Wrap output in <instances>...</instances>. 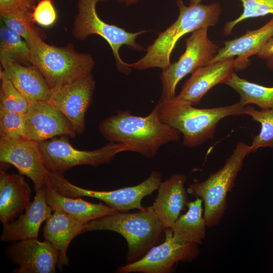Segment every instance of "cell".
I'll return each mask as SVG.
<instances>
[{"mask_svg":"<svg viewBox=\"0 0 273 273\" xmlns=\"http://www.w3.org/2000/svg\"><path fill=\"white\" fill-rule=\"evenodd\" d=\"M102 135L111 142L126 145L129 151L151 158L159 148L179 139L180 132L162 122L157 104L147 116L132 115L129 111H118L99 125Z\"/></svg>","mask_w":273,"mask_h":273,"instance_id":"obj_1","label":"cell"},{"mask_svg":"<svg viewBox=\"0 0 273 273\" xmlns=\"http://www.w3.org/2000/svg\"><path fill=\"white\" fill-rule=\"evenodd\" d=\"M160 120L183 134V145L193 148L213 138L218 123L225 117L244 115L239 102L225 106L199 109L175 97L157 103Z\"/></svg>","mask_w":273,"mask_h":273,"instance_id":"obj_2","label":"cell"},{"mask_svg":"<svg viewBox=\"0 0 273 273\" xmlns=\"http://www.w3.org/2000/svg\"><path fill=\"white\" fill-rule=\"evenodd\" d=\"M165 228L152 207H143L134 212L117 211L84 224L83 233L111 231L126 241V264L141 258L165 238Z\"/></svg>","mask_w":273,"mask_h":273,"instance_id":"obj_3","label":"cell"},{"mask_svg":"<svg viewBox=\"0 0 273 273\" xmlns=\"http://www.w3.org/2000/svg\"><path fill=\"white\" fill-rule=\"evenodd\" d=\"M176 4L179 9L177 20L165 31L158 33L153 43L145 50L146 55L131 64L132 68L166 69L171 64L170 55L178 39L198 29L214 26L221 13L218 3L187 6L182 0H176Z\"/></svg>","mask_w":273,"mask_h":273,"instance_id":"obj_4","label":"cell"},{"mask_svg":"<svg viewBox=\"0 0 273 273\" xmlns=\"http://www.w3.org/2000/svg\"><path fill=\"white\" fill-rule=\"evenodd\" d=\"M30 62L44 77L51 90L91 73L95 64L92 56L75 51L71 43L57 47L44 42L37 30L27 41Z\"/></svg>","mask_w":273,"mask_h":273,"instance_id":"obj_5","label":"cell"},{"mask_svg":"<svg viewBox=\"0 0 273 273\" xmlns=\"http://www.w3.org/2000/svg\"><path fill=\"white\" fill-rule=\"evenodd\" d=\"M251 153L249 145L239 142L222 167L204 181H195L187 188L188 194L202 200L207 227L216 226L221 221L227 209L228 193L235 187L245 158Z\"/></svg>","mask_w":273,"mask_h":273,"instance_id":"obj_6","label":"cell"},{"mask_svg":"<svg viewBox=\"0 0 273 273\" xmlns=\"http://www.w3.org/2000/svg\"><path fill=\"white\" fill-rule=\"evenodd\" d=\"M105 0H78V13L76 15L72 31L73 36L80 40L85 39L89 35H98L105 39L110 45L114 56L117 67L120 71L128 74L132 68L131 64L124 62L120 57L119 49L126 45L133 51L144 50L136 41L137 37L149 30L129 32L116 25L109 24L98 16L96 5Z\"/></svg>","mask_w":273,"mask_h":273,"instance_id":"obj_7","label":"cell"},{"mask_svg":"<svg viewBox=\"0 0 273 273\" xmlns=\"http://www.w3.org/2000/svg\"><path fill=\"white\" fill-rule=\"evenodd\" d=\"M161 181V174L154 170L146 179L137 185L108 191H93L78 187L67 180L63 173L54 172H50L47 183L59 194L66 197L96 198L117 211L124 212L143 208V198L157 190Z\"/></svg>","mask_w":273,"mask_h":273,"instance_id":"obj_8","label":"cell"},{"mask_svg":"<svg viewBox=\"0 0 273 273\" xmlns=\"http://www.w3.org/2000/svg\"><path fill=\"white\" fill-rule=\"evenodd\" d=\"M38 144L47 168L50 172L60 173L77 165L97 166L108 163L117 154L129 151L127 145L111 142L96 150H78L72 146L67 135L55 137Z\"/></svg>","mask_w":273,"mask_h":273,"instance_id":"obj_9","label":"cell"},{"mask_svg":"<svg viewBox=\"0 0 273 273\" xmlns=\"http://www.w3.org/2000/svg\"><path fill=\"white\" fill-rule=\"evenodd\" d=\"M208 27L193 32L186 39V50L177 61L162 70L160 79L163 90L160 100L175 97V88L178 82L185 76L207 65L219 49L208 36Z\"/></svg>","mask_w":273,"mask_h":273,"instance_id":"obj_10","label":"cell"},{"mask_svg":"<svg viewBox=\"0 0 273 273\" xmlns=\"http://www.w3.org/2000/svg\"><path fill=\"white\" fill-rule=\"evenodd\" d=\"M163 242L152 247L141 258L119 266L117 272L169 273L179 262L191 261L197 258L200 250L194 243H179L173 239L170 228L164 230Z\"/></svg>","mask_w":273,"mask_h":273,"instance_id":"obj_11","label":"cell"},{"mask_svg":"<svg viewBox=\"0 0 273 273\" xmlns=\"http://www.w3.org/2000/svg\"><path fill=\"white\" fill-rule=\"evenodd\" d=\"M0 161L15 166L19 174L30 178L36 192L47 183L50 171L46 167L38 142L25 138L0 139Z\"/></svg>","mask_w":273,"mask_h":273,"instance_id":"obj_12","label":"cell"},{"mask_svg":"<svg viewBox=\"0 0 273 273\" xmlns=\"http://www.w3.org/2000/svg\"><path fill=\"white\" fill-rule=\"evenodd\" d=\"M92 73L51 90L49 102L72 123L77 133L85 129V114L91 104L95 88Z\"/></svg>","mask_w":273,"mask_h":273,"instance_id":"obj_13","label":"cell"},{"mask_svg":"<svg viewBox=\"0 0 273 273\" xmlns=\"http://www.w3.org/2000/svg\"><path fill=\"white\" fill-rule=\"evenodd\" d=\"M25 115L27 139L39 142L58 136H76L70 121L49 101L30 104Z\"/></svg>","mask_w":273,"mask_h":273,"instance_id":"obj_14","label":"cell"},{"mask_svg":"<svg viewBox=\"0 0 273 273\" xmlns=\"http://www.w3.org/2000/svg\"><path fill=\"white\" fill-rule=\"evenodd\" d=\"M7 257L19 267L16 273H54L59 254L49 241L28 239L12 243L6 250Z\"/></svg>","mask_w":273,"mask_h":273,"instance_id":"obj_15","label":"cell"},{"mask_svg":"<svg viewBox=\"0 0 273 273\" xmlns=\"http://www.w3.org/2000/svg\"><path fill=\"white\" fill-rule=\"evenodd\" d=\"M32 202H29L24 214L15 221L3 224L1 240L4 242H16L28 239H37L42 222L53 211L46 200L44 187L38 189Z\"/></svg>","mask_w":273,"mask_h":273,"instance_id":"obj_16","label":"cell"},{"mask_svg":"<svg viewBox=\"0 0 273 273\" xmlns=\"http://www.w3.org/2000/svg\"><path fill=\"white\" fill-rule=\"evenodd\" d=\"M234 58H230L204 65L192 73L175 98L198 104L203 97L213 87L225 83L235 69Z\"/></svg>","mask_w":273,"mask_h":273,"instance_id":"obj_17","label":"cell"},{"mask_svg":"<svg viewBox=\"0 0 273 273\" xmlns=\"http://www.w3.org/2000/svg\"><path fill=\"white\" fill-rule=\"evenodd\" d=\"M186 181L185 174L173 173L158 186L157 195L151 206L165 229L171 228L190 202L185 187Z\"/></svg>","mask_w":273,"mask_h":273,"instance_id":"obj_18","label":"cell"},{"mask_svg":"<svg viewBox=\"0 0 273 273\" xmlns=\"http://www.w3.org/2000/svg\"><path fill=\"white\" fill-rule=\"evenodd\" d=\"M273 35V18L260 28L248 31L244 35L224 42L207 64L234 58L235 69L242 70L249 64L248 58L257 55L266 41Z\"/></svg>","mask_w":273,"mask_h":273,"instance_id":"obj_19","label":"cell"},{"mask_svg":"<svg viewBox=\"0 0 273 273\" xmlns=\"http://www.w3.org/2000/svg\"><path fill=\"white\" fill-rule=\"evenodd\" d=\"M0 61L3 70L29 104L50 100L51 90L44 77L36 67L23 65L3 57H0Z\"/></svg>","mask_w":273,"mask_h":273,"instance_id":"obj_20","label":"cell"},{"mask_svg":"<svg viewBox=\"0 0 273 273\" xmlns=\"http://www.w3.org/2000/svg\"><path fill=\"white\" fill-rule=\"evenodd\" d=\"M31 189L21 174L0 172V220L9 223L25 209L29 202Z\"/></svg>","mask_w":273,"mask_h":273,"instance_id":"obj_21","label":"cell"},{"mask_svg":"<svg viewBox=\"0 0 273 273\" xmlns=\"http://www.w3.org/2000/svg\"><path fill=\"white\" fill-rule=\"evenodd\" d=\"M46 200L53 211H62L85 224L117 211L106 204L87 202L80 197L71 198L59 194L48 183L44 186Z\"/></svg>","mask_w":273,"mask_h":273,"instance_id":"obj_22","label":"cell"},{"mask_svg":"<svg viewBox=\"0 0 273 273\" xmlns=\"http://www.w3.org/2000/svg\"><path fill=\"white\" fill-rule=\"evenodd\" d=\"M46 221L42 236L58 251L57 267L62 271L63 266L68 264L67 255L68 246L74 237L83 233L84 224L59 210L54 211Z\"/></svg>","mask_w":273,"mask_h":273,"instance_id":"obj_23","label":"cell"},{"mask_svg":"<svg viewBox=\"0 0 273 273\" xmlns=\"http://www.w3.org/2000/svg\"><path fill=\"white\" fill-rule=\"evenodd\" d=\"M203 202L199 198L189 202L188 210L180 215L171 228L174 240L177 243H194L201 245L206 236L207 227L204 218Z\"/></svg>","mask_w":273,"mask_h":273,"instance_id":"obj_24","label":"cell"},{"mask_svg":"<svg viewBox=\"0 0 273 273\" xmlns=\"http://www.w3.org/2000/svg\"><path fill=\"white\" fill-rule=\"evenodd\" d=\"M240 95L239 101L244 107L254 104L261 109H273V87H267L240 77L233 72L225 83Z\"/></svg>","mask_w":273,"mask_h":273,"instance_id":"obj_25","label":"cell"},{"mask_svg":"<svg viewBox=\"0 0 273 273\" xmlns=\"http://www.w3.org/2000/svg\"><path fill=\"white\" fill-rule=\"evenodd\" d=\"M0 57L12 59L28 66L30 49L26 41L19 34L9 29L2 22L0 27Z\"/></svg>","mask_w":273,"mask_h":273,"instance_id":"obj_26","label":"cell"},{"mask_svg":"<svg viewBox=\"0 0 273 273\" xmlns=\"http://www.w3.org/2000/svg\"><path fill=\"white\" fill-rule=\"evenodd\" d=\"M252 117L254 121L261 124L260 132L253 138L250 147L251 153L256 152L261 147H269L273 149V109L256 110L252 105L244 108V115Z\"/></svg>","mask_w":273,"mask_h":273,"instance_id":"obj_27","label":"cell"},{"mask_svg":"<svg viewBox=\"0 0 273 273\" xmlns=\"http://www.w3.org/2000/svg\"><path fill=\"white\" fill-rule=\"evenodd\" d=\"M0 77V110L25 114L30 105L27 100L14 87L3 70H1Z\"/></svg>","mask_w":273,"mask_h":273,"instance_id":"obj_28","label":"cell"},{"mask_svg":"<svg viewBox=\"0 0 273 273\" xmlns=\"http://www.w3.org/2000/svg\"><path fill=\"white\" fill-rule=\"evenodd\" d=\"M243 5V12L236 19L225 23L223 33L228 36L233 28L243 20L251 18L273 15V0H240Z\"/></svg>","mask_w":273,"mask_h":273,"instance_id":"obj_29","label":"cell"},{"mask_svg":"<svg viewBox=\"0 0 273 273\" xmlns=\"http://www.w3.org/2000/svg\"><path fill=\"white\" fill-rule=\"evenodd\" d=\"M25 114L0 110V138L11 139L25 138Z\"/></svg>","mask_w":273,"mask_h":273,"instance_id":"obj_30","label":"cell"},{"mask_svg":"<svg viewBox=\"0 0 273 273\" xmlns=\"http://www.w3.org/2000/svg\"><path fill=\"white\" fill-rule=\"evenodd\" d=\"M32 12L2 18V22L7 28L20 35L27 41L31 33L37 30L33 25L34 21Z\"/></svg>","mask_w":273,"mask_h":273,"instance_id":"obj_31","label":"cell"},{"mask_svg":"<svg viewBox=\"0 0 273 273\" xmlns=\"http://www.w3.org/2000/svg\"><path fill=\"white\" fill-rule=\"evenodd\" d=\"M34 22L43 27L52 25L57 19L53 0H40L32 12Z\"/></svg>","mask_w":273,"mask_h":273,"instance_id":"obj_32","label":"cell"},{"mask_svg":"<svg viewBox=\"0 0 273 273\" xmlns=\"http://www.w3.org/2000/svg\"><path fill=\"white\" fill-rule=\"evenodd\" d=\"M34 7L29 0H0L1 19L33 11Z\"/></svg>","mask_w":273,"mask_h":273,"instance_id":"obj_33","label":"cell"},{"mask_svg":"<svg viewBox=\"0 0 273 273\" xmlns=\"http://www.w3.org/2000/svg\"><path fill=\"white\" fill-rule=\"evenodd\" d=\"M257 56L262 59L267 60L273 57V35L266 41Z\"/></svg>","mask_w":273,"mask_h":273,"instance_id":"obj_34","label":"cell"},{"mask_svg":"<svg viewBox=\"0 0 273 273\" xmlns=\"http://www.w3.org/2000/svg\"><path fill=\"white\" fill-rule=\"evenodd\" d=\"M140 0H117L119 3H124L127 6L137 3Z\"/></svg>","mask_w":273,"mask_h":273,"instance_id":"obj_35","label":"cell"},{"mask_svg":"<svg viewBox=\"0 0 273 273\" xmlns=\"http://www.w3.org/2000/svg\"><path fill=\"white\" fill-rule=\"evenodd\" d=\"M267 65L270 69H273V57L267 60Z\"/></svg>","mask_w":273,"mask_h":273,"instance_id":"obj_36","label":"cell"},{"mask_svg":"<svg viewBox=\"0 0 273 273\" xmlns=\"http://www.w3.org/2000/svg\"><path fill=\"white\" fill-rule=\"evenodd\" d=\"M202 0H190L189 5H195L201 4Z\"/></svg>","mask_w":273,"mask_h":273,"instance_id":"obj_37","label":"cell"},{"mask_svg":"<svg viewBox=\"0 0 273 273\" xmlns=\"http://www.w3.org/2000/svg\"><path fill=\"white\" fill-rule=\"evenodd\" d=\"M31 3L34 6H35L36 4L38 3V2L40 0H29Z\"/></svg>","mask_w":273,"mask_h":273,"instance_id":"obj_38","label":"cell"}]
</instances>
